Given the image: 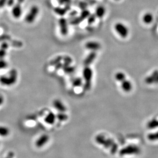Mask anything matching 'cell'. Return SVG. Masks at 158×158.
Listing matches in <instances>:
<instances>
[{
    "instance_id": "6da1fadb",
    "label": "cell",
    "mask_w": 158,
    "mask_h": 158,
    "mask_svg": "<svg viewBox=\"0 0 158 158\" xmlns=\"http://www.w3.org/2000/svg\"><path fill=\"white\" fill-rule=\"evenodd\" d=\"M40 12V9L38 6L34 5L30 8L28 12L25 17V22L28 24L33 23L37 19Z\"/></svg>"
},
{
    "instance_id": "7a4b0ae2",
    "label": "cell",
    "mask_w": 158,
    "mask_h": 158,
    "mask_svg": "<svg viewBox=\"0 0 158 158\" xmlns=\"http://www.w3.org/2000/svg\"><path fill=\"white\" fill-rule=\"evenodd\" d=\"M140 148L136 145L127 146L121 150L120 154L121 156H133L137 155L140 153Z\"/></svg>"
},
{
    "instance_id": "3957f363",
    "label": "cell",
    "mask_w": 158,
    "mask_h": 158,
    "mask_svg": "<svg viewBox=\"0 0 158 158\" xmlns=\"http://www.w3.org/2000/svg\"><path fill=\"white\" fill-rule=\"evenodd\" d=\"M114 29L117 34L121 38H126L128 37L129 30L126 25L121 22H118L114 26Z\"/></svg>"
},
{
    "instance_id": "277c9868",
    "label": "cell",
    "mask_w": 158,
    "mask_h": 158,
    "mask_svg": "<svg viewBox=\"0 0 158 158\" xmlns=\"http://www.w3.org/2000/svg\"><path fill=\"white\" fill-rule=\"evenodd\" d=\"M50 137L47 134H43L38 137L35 141V146L38 148H42L48 143Z\"/></svg>"
},
{
    "instance_id": "5b68a950",
    "label": "cell",
    "mask_w": 158,
    "mask_h": 158,
    "mask_svg": "<svg viewBox=\"0 0 158 158\" xmlns=\"http://www.w3.org/2000/svg\"><path fill=\"white\" fill-rule=\"evenodd\" d=\"M145 82L147 85L158 83V70H154L151 74L147 76L145 79Z\"/></svg>"
},
{
    "instance_id": "8992f818",
    "label": "cell",
    "mask_w": 158,
    "mask_h": 158,
    "mask_svg": "<svg viewBox=\"0 0 158 158\" xmlns=\"http://www.w3.org/2000/svg\"><path fill=\"white\" fill-rule=\"evenodd\" d=\"M120 83L121 90L125 93H129L133 90V83L131 82V80H128L127 78L120 82Z\"/></svg>"
},
{
    "instance_id": "52a82bcc",
    "label": "cell",
    "mask_w": 158,
    "mask_h": 158,
    "mask_svg": "<svg viewBox=\"0 0 158 158\" xmlns=\"http://www.w3.org/2000/svg\"><path fill=\"white\" fill-rule=\"evenodd\" d=\"M58 24L60 29V32L62 35H67L68 32V27L66 19L63 18H60L58 22Z\"/></svg>"
},
{
    "instance_id": "ba28073f",
    "label": "cell",
    "mask_w": 158,
    "mask_h": 158,
    "mask_svg": "<svg viewBox=\"0 0 158 158\" xmlns=\"http://www.w3.org/2000/svg\"><path fill=\"white\" fill-rule=\"evenodd\" d=\"M102 46L99 43L95 41H90L88 42L85 44V47L88 50H91L92 51H96L99 50L101 48Z\"/></svg>"
},
{
    "instance_id": "9c48e42d",
    "label": "cell",
    "mask_w": 158,
    "mask_h": 158,
    "mask_svg": "<svg viewBox=\"0 0 158 158\" xmlns=\"http://www.w3.org/2000/svg\"><path fill=\"white\" fill-rule=\"evenodd\" d=\"M11 15L12 17L16 19L19 18L21 17L22 15V8L21 5L18 4L12 7Z\"/></svg>"
},
{
    "instance_id": "30bf717a",
    "label": "cell",
    "mask_w": 158,
    "mask_h": 158,
    "mask_svg": "<svg viewBox=\"0 0 158 158\" xmlns=\"http://www.w3.org/2000/svg\"><path fill=\"white\" fill-rule=\"evenodd\" d=\"M53 104L54 107L58 111L62 112V113H65L67 110L66 107L61 100L56 99L54 101Z\"/></svg>"
},
{
    "instance_id": "8fae6325",
    "label": "cell",
    "mask_w": 158,
    "mask_h": 158,
    "mask_svg": "<svg viewBox=\"0 0 158 158\" xmlns=\"http://www.w3.org/2000/svg\"><path fill=\"white\" fill-rule=\"evenodd\" d=\"M147 127L149 129L153 130L158 127V116L155 117L150 119L147 123Z\"/></svg>"
},
{
    "instance_id": "7c38bea8",
    "label": "cell",
    "mask_w": 158,
    "mask_h": 158,
    "mask_svg": "<svg viewBox=\"0 0 158 158\" xmlns=\"http://www.w3.org/2000/svg\"><path fill=\"white\" fill-rule=\"evenodd\" d=\"M142 21L145 24L150 25L153 22V14L150 12H147L143 15Z\"/></svg>"
},
{
    "instance_id": "4fadbf2b",
    "label": "cell",
    "mask_w": 158,
    "mask_h": 158,
    "mask_svg": "<svg viewBox=\"0 0 158 158\" xmlns=\"http://www.w3.org/2000/svg\"><path fill=\"white\" fill-rule=\"evenodd\" d=\"M56 119V116L53 113H50L48 114L45 117V121L46 122L49 124H53L55 122Z\"/></svg>"
},
{
    "instance_id": "5bb4252c",
    "label": "cell",
    "mask_w": 158,
    "mask_h": 158,
    "mask_svg": "<svg viewBox=\"0 0 158 158\" xmlns=\"http://www.w3.org/2000/svg\"><path fill=\"white\" fill-rule=\"evenodd\" d=\"M10 130L8 127L4 125H0V136L6 137L9 135Z\"/></svg>"
},
{
    "instance_id": "9a60e30c",
    "label": "cell",
    "mask_w": 158,
    "mask_h": 158,
    "mask_svg": "<svg viewBox=\"0 0 158 158\" xmlns=\"http://www.w3.org/2000/svg\"><path fill=\"white\" fill-rule=\"evenodd\" d=\"M147 138L150 142L158 141V131H153L148 134Z\"/></svg>"
},
{
    "instance_id": "2e32d148",
    "label": "cell",
    "mask_w": 158,
    "mask_h": 158,
    "mask_svg": "<svg viewBox=\"0 0 158 158\" xmlns=\"http://www.w3.org/2000/svg\"><path fill=\"white\" fill-rule=\"evenodd\" d=\"M105 14V9L103 6H99L97 7L95 12V15L98 18H102L104 17Z\"/></svg>"
},
{
    "instance_id": "e0dca14e",
    "label": "cell",
    "mask_w": 158,
    "mask_h": 158,
    "mask_svg": "<svg viewBox=\"0 0 158 158\" xmlns=\"http://www.w3.org/2000/svg\"><path fill=\"white\" fill-rule=\"evenodd\" d=\"M127 78V76L122 72H118L115 74V79L117 82L119 83L125 79Z\"/></svg>"
},
{
    "instance_id": "ac0fdd59",
    "label": "cell",
    "mask_w": 158,
    "mask_h": 158,
    "mask_svg": "<svg viewBox=\"0 0 158 158\" xmlns=\"http://www.w3.org/2000/svg\"><path fill=\"white\" fill-rule=\"evenodd\" d=\"M96 56V53H95V51H92L91 53L88 56L87 58L85 60V63L88 65L93 62L94 60H95Z\"/></svg>"
},
{
    "instance_id": "d6986e66",
    "label": "cell",
    "mask_w": 158,
    "mask_h": 158,
    "mask_svg": "<svg viewBox=\"0 0 158 158\" xmlns=\"http://www.w3.org/2000/svg\"><path fill=\"white\" fill-rule=\"evenodd\" d=\"M83 76L85 79L90 80L92 76V71L90 68L86 67L85 68L83 72Z\"/></svg>"
},
{
    "instance_id": "ffe728a7",
    "label": "cell",
    "mask_w": 158,
    "mask_h": 158,
    "mask_svg": "<svg viewBox=\"0 0 158 158\" xmlns=\"http://www.w3.org/2000/svg\"><path fill=\"white\" fill-rule=\"evenodd\" d=\"M56 118L60 121H66L68 119V116L64 113L60 112V113L58 114L56 116Z\"/></svg>"
},
{
    "instance_id": "44dd1931",
    "label": "cell",
    "mask_w": 158,
    "mask_h": 158,
    "mask_svg": "<svg viewBox=\"0 0 158 158\" xmlns=\"http://www.w3.org/2000/svg\"><path fill=\"white\" fill-rule=\"evenodd\" d=\"M7 66V62H6L4 60L0 59V69H4Z\"/></svg>"
},
{
    "instance_id": "7402d4cb",
    "label": "cell",
    "mask_w": 158,
    "mask_h": 158,
    "mask_svg": "<svg viewBox=\"0 0 158 158\" xmlns=\"http://www.w3.org/2000/svg\"><path fill=\"white\" fill-rule=\"evenodd\" d=\"M6 54V50L1 48L0 49V59H3Z\"/></svg>"
},
{
    "instance_id": "603a6c76",
    "label": "cell",
    "mask_w": 158,
    "mask_h": 158,
    "mask_svg": "<svg viewBox=\"0 0 158 158\" xmlns=\"http://www.w3.org/2000/svg\"><path fill=\"white\" fill-rule=\"evenodd\" d=\"M96 15H89V18L88 23L89 24L93 23L94 22H95V18H96Z\"/></svg>"
},
{
    "instance_id": "cb8c5ba5",
    "label": "cell",
    "mask_w": 158,
    "mask_h": 158,
    "mask_svg": "<svg viewBox=\"0 0 158 158\" xmlns=\"http://www.w3.org/2000/svg\"><path fill=\"white\" fill-rule=\"evenodd\" d=\"M7 0H0V8H2L7 4Z\"/></svg>"
},
{
    "instance_id": "d4e9b609",
    "label": "cell",
    "mask_w": 158,
    "mask_h": 158,
    "mask_svg": "<svg viewBox=\"0 0 158 158\" xmlns=\"http://www.w3.org/2000/svg\"><path fill=\"white\" fill-rule=\"evenodd\" d=\"M15 156V155L14 152L10 151V152H9L6 156L3 158H14Z\"/></svg>"
},
{
    "instance_id": "484cf974",
    "label": "cell",
    "mask_w": 158,
    "mask_h": 158,
    "mask_svg": "<svg viewBox=\"0 0 158 158\" xmlns=\"http://www.w3.org/2000/svg\"><path fill=\"white\" fill-rule=\"evenodd\" d=\"M14 0H7V5L8 6H12L14 5Z\"/></svg>"
},
{
    "instance_id": "4316f807",
    "label": "cell",
    "mask_w": 158,
    "mask_h": 158,
    "mask_svg": "<svg viewBox=\"0 0 158 158\" xmlns=\"http://www.w3.org/2000/svg\"><path fill=\"white\" fill-rule=\"evenodd\" d=\"M116 1H118V0H116Z\"/></svg>"
}]
</instances>
